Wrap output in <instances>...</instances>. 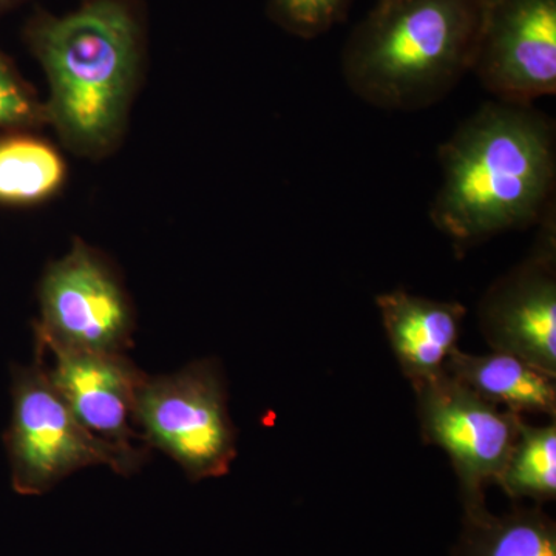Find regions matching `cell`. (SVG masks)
Masks as SVG:
<instances>
[{"label": "cell", "instance_id": "ba28073f", "mask_svg": "<svg viewBox=\"0 0 556 556\" xmlns=\"http://www.w3.org/2000/svg\"><path fill=\"white\" fill-rule=\"evenodd\" d=\"M492 351L514 354L556 378V211L538 225L532 251L493 281L478 305Z\"/></svg>", "mask_w": 556, "mask_h": 556}, {"label": "cell", "instance_id": "7a4b0ae2", "mask_svg": "<svg viewBox=\"0 0 556 556\" xmlns=\"http://www.w3.org/2000/svg\"><path fill=\"white\" fill-rule=\"evenodd\" d=\"M25 39L49 80L43 108L62 141L86 155L113 148L141 62L135 0H87L65 16L36 14Z\"/></svg>", "mask_w": 556, "mask_h": 556}, {"label": "cell", "instance_id": "8992f818", "mask_svg": "<svg viewBox=\"0 0 556 556\" xmlns=\"http://www.w3.org/2000/svg\"><path fill=\"white\" fill-rule=\"evenodd\" d=\"M36 343L90 353H126L134 345V308L115 270L76 240L51 263L39 287Z\"/></svg>", "mask_w": 556, "mask_h": 556}, {"label": "cell", "instance_id": "3957f363", "mask_svg": "<svg viewBox=\"0 0 556 556\" xmlns=\"http://www.w3.org/2000/svg\"><path fill=\"white\" fill-rule=\"evenodd\" d=\"M489 0H378L346 39L343 79L362 101L417 112L473 70Z\"/></svg>", "mask_w": 556, "mask_h": 556}, {"label": "cell", "instance_id": "7c38bea8", "mask_svg": "<svg viewBox=\"0 0 556 556\" xmlns=\"http://www.w3.org/2000/svg\"><path fill=\"white\" fill-rule=\"evenodd\" d=\"M444 372L496 407L556 419V378L514 354H470L456 348Z\"/></svg>", "mask_w": 556, "mask_h": 556}, {"label": "cell", "instance_id": "4fadbf2b", "mask_svg": "<svg viewBox=\"0 0 556 556\" xmlns=\"http://www.w3.org/2000/svg\"><path fill=\"white\" fill-rule=\"evenodd\" d=\"M450 556H556V522L535 504L504 515L489 508L464 511L463 530Z\"/></svg>", "mask_w": 556, "mask_h": 556}, {"label": "cell", "instance_id": "e0dca14e", "mask_svg": "<svg viewBox=\"0 0 556 556\" xmlns=\"http://www.w3.org/2000/svg\"><path fill=\"white\" fill-rule=\"evenodd\" d=\"M46 121V108L33 97L13 65L0 53V127L27 129Z\"/></svg>", "mask_w": 556, "mask_h": 556}, {"label": "cell", "instance_id": "30bf717a", "mask_svg": "<svg viewBox=\"0 0 556 556\" xmlns=\"http://www.w3.org/2000/svg\"><path fill=\"white\" fill-rule=\"evenodd\" d=\"M36 348L53 357L49 365L42 356L47 375L80 426L142 466L149 448L137 445L144 441L135 420V401L146 372L126 353L61 350L39 343Z\"/></svg>", "mask_w": 556, "mask_h": 556}, {"label": "cell", "instance_id": "9c48e42d", "mask_svg": "<svg viewBox=\"0 0 556 556\" xmlns=\"http://www.w3.org/2000/svg\"><path fill=\"white\" fill-rule=\"evenodd\" d=\"M496 101L556 93V0H489L473 70Z\"/></svg>", "mask_w": 556, "mask_h": 556}, {"label": "cell", "instance_id": "ac0fdd59", "mask_svg": "<svg viewBox=\"0 0 556 556\" xmlns=\"http://www.w3.org/2000/svg\"><path fill=\"white\" fill-rule=\"evenodd\" d=\"M22 2H25V0H0V14L21 5Z\"/></svg>", "mask_w": 556, "mask_h": 556}, {"label": "cell", "instance_id": "6da1fadb", "mask_svg": "<svg viewBox=\"0 0 556 556\" xmlns=\"http://www.w3.org/2000/svg\"><path fill=\"white\" fill-rule=\"evenodd\" d=\"M442 182L430 218L460 255L555 207L556 127L535 104L489 101L438 152Z\"/></svg>", "mask_w": 556, "mask_h": 556}, {"label": "cell", "instance_id": "8fae6325", "mask_svg": "<svg viewBox=\"0 0 556 556\" xmlns=\"http://www.w3.org/2000/svg\"><path fill=\"white\" fill-rule=\"evenodd\" d=\"M376 306L394 357L409 383L441 375L457 348L466 306L420 298L402 288L379 294Z\"/></svg>", "mask_w": 556, "mask_h": 556}, {"label": "cell", "instance_id": "2e32d148", "mask_svg": "<svg viewBox=\"0 0 556 556\" xmlns=\"http://www.w3.org/2000/svg\"><path fill=\"white\" fill-rule=\"evenodd\" d=\"M353 0H268L270 20L289 35L316 39L342 24Z\"/></svg>", "mask_w": 556, "mask_h": 556}, {"label": "cell", "instance_id": "5b68a950", "mask_svg": "<svg viewBox=\"0 0 556 556\" xmlns=\"http://www.w3.org/2000/svg\"><path fill=\"white\" fill-rule=\"evenodd\" d=\"M135 420L148 447L172 457L192 481L229 473L237 433L215 361L193 362L169 376L139 383Z\"/></svg>", "mask_w": 556, "mask_h": 556}, {"label": "cell", "instance_id": "277c9868", "mask_svg": "<svg viewBox=\"0 0 556 556\" xmlns=\"http://www.w3.org/2000/svg\"><path fill=\"white\" fill-rule=\"evenodd\" d=\"M10 426L3 434L11 484L21 495H42L68 475L90 466H108L130 475L141 464L91 437L47 375L36 351L30 367H14Z\"/></svg>", "mask_w": 556, "mask_h": 556}, {"label": "cell", "instance_id": "52a82bcc", "mask_svg": "<svg viewBox=\"0 0 556 556\" xmlns=\"http://www.w3.org/2000/svg\"><path fill=\"white\" fill-rule=\"evenodd\" d=\"M412 387L420 434L447 453L464 511L486 507V486L503 473L525 416L490 404L444 371Z\"/></svg>", "mask_w": 556, "mask_h": 556}, {"label": "cell", "instance_id": "9a60e30c", "mask_svg": "<svg viewBox=\"0 0 556 556\" xmlns=\"http://www.w3.org/2000/svg\"><path fill=\"white\" fill-rule=\"evenodd\" d=\"M510 500L548 503L556 497V422L530 426L522 420L517 441L496 482Z\"/></svg>", "mask_w": 556, "mask_h": 556}, {"label": "cell", "instance_id": "5bb4252c", "mask_svg": "<svg viewBox=\"0 0 556 556\" xmlns=\"http://www.w3.org/2000/svg\"><path fill=\"white\" fill-rule=\"evenodd\" d=\"M65 164L42 139L27 135L0 138V204L27 206L61 188Z\"/></svg>", "mask_w": 556, "mask_h": 556}]
</instances>
